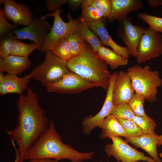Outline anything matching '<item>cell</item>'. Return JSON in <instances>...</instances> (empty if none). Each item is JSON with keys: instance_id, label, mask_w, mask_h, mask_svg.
<instances>
[{"instance_id": "obj_1", "label": "cell", "mask_w": 162, "mask_h": 162, "mask_svg": "<svg viewBox=\"0 0 162 162\" xmlns=\"http://www.w3.org/2000/svg\"><path fill=\"white\" fill-rule=\"evenodd\" d=\"M16 104L19 112L17 124L6 132L15 141L24 162L27 151L48 128L50 121L40 106L38 95L28 87L26 95H20Z\"/></svg>"}, {"instance_id": "obj_2", "label": "cell", "mask_w": 162, "mask_h": 162, "mask_svg": "<svg viewBox=\"0 0 162 162\" xmlns=\"http://www.w3.org/2000/svg\"><path fill=\"white\" fill-rule=\"evenodd\" d=\"M94 154L93 152H79L64 143L51 119L47 130L27 151L24 159L51 158L59 160L67 159L71 162H83L92 159Z\"/></svg>"}, {"instance_id": "obj_3", "label": "cell", "mask_w": 162, "mask_h": 162, "mask_svg": "<svg viewBox=\"0 0 162 162\" xmlns=\"http://www.w3.org/2000/svg\"><path fill=\"white\" fill-rule=\"evenodd\" d=\"M108 65L85 41L81 52L67 63L70 71L96 84L106 91L111 75Z\"/></svg>"}, {"instance_id": "obj_4", "label": "cell", "mask_w": 162, "mask_h": 162, "mask_svg": "<svg viewBox=\"0 0 162 162\" xmlns=\"http://www.w3.org/2000/svg\"><path fill=\"white\" fill-rule=\"evenodd\" d=\"M127 72L135 92L142 95L149 102L157 100L158 88L162 85L158 71L151 70L149 65L142 67L137 65L128 68Z\"/></svg>"}, {"instance_id": "obj_5", "label": "cell", "mask_w": 162, "mask_h": 162, "mask_svg": "<svg viewBox=\"0 0 162 162\" xmlns=\"http://www.w3.org/2000/svg\"><path fill=\"white\" fill-rule=\"evenodd\" d=\"M67 62L54 55L51 51L46 52L44 62L29 74L31 78L40 82L44 86L61 79L70 72Z\"/></svg>"}, {"instance_id": "obj_6", "label": "cell", "mask_w": 162, "mask_h": 162, "mask_svg": "<svg viewBox=\"0 0 162 162\" xmlns=\"http://www.w3.org/2000/svg\"><path fill=\"white\" fill-rule=\"evenodd\" d=\"M60 12L59 9H57L52 13L43 16L45 18L48 16H53L54 22L44 40L41 51L43 52L51 51L58 42L66 39L72 32L79 29V20L74 19L68 14V17L69 21L65 22L61 17Z\"/></svg>"}, {"instance_id": "obj_7", "label": "cell", "mask_w": 162, "mask_h": 162, "mask_svg": "<svg viewBox=\"0 0 162 162\" xmlns=\"http://www.w3.org/2000/svg\"><path fill=\"white\" fill-rule=\"evenodd\" d=\"M108 137L112 140V143L106 146L105 151L109 157H114L117 162H156L152 158L131 146L120 136H109Z\"/></svg>"}, {"instance_id": "obj_8", "label": "cell", "mask_w": 162, "mask_h": 162, "mask_svg": "<svg viewBox=\"0 0 162 162\" xmlns=\"http://www.w3.org/2000/svg\"><path fill=\"white\" fill-rule=\"evenodd\" d=\"M97 86L96 84L70 71L59 80L44 87L49 93L72 94Z\"/></svg>"}, {"instance_id": "obj_9", "label": "cell", "mask_w": 162, "mask_h": 162, "mask_svg": "<svg viewBox=\"0 0 162 162\" xmlns=\"http://www.w3.org/2000/svg\"><path fill=\"white\" fill-rule=\"evenodd\" d=\"M162 55V34L155 32L149 27L146 28L137 49L138 64L158 58Z\"/></svg>"}, {"instance_id": "obj_10", "label": "cell", "mask_w": 162, "mask_h": 162, "mask_svg": "<svg viewBox=\"0 0 162 162\" xmlns=\"http://www.w3.org/2000/svg\"><path fill=\"white\" fill-rule=\"evenodd\" d=\"M50 23L43 16L34 17L30 23L13 33L17 39H28L36 44L37 49L41 51L44 40L52 28Z\"/></svg>"}, {"instance_id": "obj_11", "label": "cell", "mask_w": 162, "mask_h": 162, "mask_svg": "<svg viewBox=\"0 0 162 162\" xmlns=\"http://www.w3.org/2000/svg\"><path fill=\"white\" fill-rule=\"evenodd\" d=\"M118 21V36L126 45L130 55L136 58L138 45L146 28L134 25L132 18L128 16Z\"/></svg>"}, {"instance_id": "obj_12", "label": "cell", "mask_w": 162, "mask_h": 162, "mask_svg": "<svg viewBox=\"0 0 162 162\" xmlns=\"http://www.w3.org/2000/svg\"><path fill=\"white\" fill-rule=\"evenodd\" d=\"M117 74L118 72H115L111 74L106 99L100 111L93 116L87 117L83 120L82 129L85 134H90L94 128L98 127L104 119L111 114L112 111L115 106L112 100V92Z\"/></svg>"}, {"instance_id": "obj_13", "label": "cell", "mask_w": 162, "mask_h": 162, "mask_svg": "<svg viewBox=\"0 0 162 162\" xmlns=\"http://www.w3.org/2000/svg\"><path fill=\"white\" fill-rule=\"evenodd\" d=\"M2 3L6 17L14 24L26 26L32 20L33 13L26 4L14 0H0V4Z\"/></svg>"}, {"instance_id": "obj_14", "label": "cell", "mask_w": 162, "mask_h": 162, "mask_svg": "<svg viewBox=\"0 0 162 162\" xmlns=\"http://www.w3.org/2000/svg\"><path fill=\"white\" fill-rule=\"evenodd\" d=\"M135 93L127 71H120L118 72L112 92L114 106L121 104H128Z\"/></svg>"}, {"instance_id": "obj_15", "label": "cell", "mask_w": 162, "mask_h": 162, "mask_svg": "<svg viewBox=\"0 0 162 162\" xmlns=\"http://www.w3.org/2000/svg\"><path fill=\"white\" fill-rule=\"evenodd\" d=\"M31 77L28 74L22 77L17 75L7 74L0 81V94L4 96L8 94H23L28 88Z\"/></svg>"}, {"instance_id": "obj_16", "label": "cell", "mask_w": 162, "mask_h": 162, "mask_svg": "<svg viewBox=\"0 0 162 162\" xmlns=\"http://www.w3.org/2000/svg\"><path fill=\"white\" fill-rule=\"evenodd\" d=\"M87 25L89 28L100 38L103 45L110 47L116 53L128 59L130 55L128 48L120 46L112 40L102 20Z\"/></svg>"}, {"instance_id": "obj_17", "label": "cell", "mask_w": 162, "mask_h": 162, "mask_svg": "<svg viewBox=\"0 0 162 162\" xmlns=\"http://www.w3.org/2000/svg\"><path fill=\"white\" fill-rule=\"evenodd\" d=\"M111 9L108 18L111 21L119 20L131 12L138 11L144 7L140 0H111Z\"/></svg>"}, {"instance_id": "obj_18", "label": "cell", "mask_w": 162, "mask_h": 162, "mask_svg": "<svg viewBox=\"0 0 162 162\" xmlns=\"http://www.w3.org/2000/svg\"><path fill=\"white\" fill-rule=\"evenodd\" d=\"M158 136L157 134H143L135 137L124 138L128 143L144 150L156 162H162L158 156L157 150Z\"/></svg>"}, {"instance_id": "obj_19", "label": "cell", "mask_w": 162, "mask_h": 162, "mask_svg": "<svg viewBox=\"0 0 162 162\" xmlns=\"http://www.w3.org/2000/svg\"><path fill=\"white\" fill-rule=\"evenodd\" d=\"M31 63L28 57L10 55L0 58V72L18 75L28 69Z\"/></svg>"}, {"instance_id": "obj_20", "label": "cell", "mask_w": 162, "mask_h": 162, "mask_svg": "<svg viewBox=\"0 0 162 162\" xmlns=\"http://www.w3.org/2000/svg\"><path fill=\"white\" fill-rule=\"evenodd\" d=\"M103 129L100 137H108L109 136L127 137V134L116 117L111 114L103 121L98 127Z\"/></svg>"}, {"instance_id": "obj_21", "label": "cell", "mask_w": 162, "mask_h": 162, "mask_svg": "<svg viewBox=\"0 0 162 162\" xmlns=\"http://www.w3.org/2000/svg\"><path fill=\"white\" fill-rule=\"evenodd\" d=\"M97 52L112 69L128 64V59L117 54L112 50L103 46L100 48Z\"/></svg>"}, {"instance_id": "obj_22", "label": "cell", "mask_w": 162, "mask_h": 162, "mask_svg": "<svg viewBox=\"0 0 162 162\" xmlns=\"http://www.w3.org/2000/svg\"><path fill=\"white\" fill-rule=\"evenodd\" d=\"M81 7L82 14L79 20L81 22L87 24L94 23L104 18L103 13L93 7L82 2Z\"/></svg>"}, {"instance_id": "obj_23", "label": "cell", "mask_w": 162, "mask_h": 162, "mask_svg": "<svg viewBox=\"0 0 162 162\" xmlns=\"http://www.w3.org/2000/svg\"><path fill=\"white\" fill-rule=\"evenodd\" d=\"M79 21V29L84 40L94 51L97 52L100 48L103 46L100 40L89 28L87 24Z\"/></svg>"}, {"instance_id": "obj_24", "label": "cell", "mask_w": 162, "mask_h": 162, "mask_svg": "<svg viewBox=\"0 0 162 162\" xmlns=\"http://www.w3.org/2000/svg\"><path fill=\"white\" fill-rule=\"evenodd\" d=\"M66 39L69 44L73 57L78 55L82 51L85 42L79 29L72 32Z\"/></svg>"}, {"instance_id": "obj_25", "label": "cell", "mask_w": 162, "mask_h": 162, "mask_svg": "<svg viewBox=\"0 0 162 162\" xmlns=\"http://www.w3.org/2000/svg\"><path fill=\"white\" fill-rule=\"evenodd\" d=\"M133 121L140 127L143 134H156L154 130L157 124L154 119L148 116H136Z\"/></svg>"}, {"instance_id": "obj_26", "label": "cell", "mask_w": 162, "mask_h": 162, "mask_svg": "<svg viewBox=\"0 0 162 162\" xmlns=\"http://www.w3.org/2000/svg\"><path fill=\"white\" fill-rule=\"evenodd\" d=\"M37 49L34 43L26 44L16 39L15 41L10 55L28 57L35 50Z\"/></svg>"}, {"instance_id": "obj_27", "label": "cell", "mask_w": 162, "mask_h": 162, "mask_svg": "<svg viewBox=\"0 0 162 162\" xmlns=\"http://www.w3.org/2000/svg\"><path fill=\"white\" fill-rule=\"evenodd\" d=\"M51 51L56 56L66 62L73 58L69 44L66 39L58 42Z\"/></svg>"}, {"instance_id": "obj_28", "label": "cell", "mask_w": 162, "mask_h": 162, "mask_svg": "<svg viewBox=\"0 0 162 162\" xmlns=\"http://www.w3.org/2000/svg\"><path fill=\"white\" fill-rule=\"evenodd\" d=\"M16 39L12 32L8 33L0 39V58H4L10 54Z\"/></svg>"}, {"instance_id": "obj_29", "label": "cell", "mask_w": 162, "mask_h": 162, "mask_svg": "<svg viewBox=\"0 0 162 162\" xmlns=\"http://www.w3.org/2000/svg\"><path fill=\"white\" fill-rule=\"evenodd\" d=\"M137 16L147 23L151 29L162 34V18L142 12L138 13Z\"/></svg>"}, {"instance_id": "obj_30", "label": "cell", "mask_w": 162, "mask_h": 162, "mask_svg": "<svg viewBox=\"0 0 162 162\" xmlns=\"http://www.w3.org/2000/svg\"><path fill=\"white\" fill-rule=\"evenodd\" d=\"M145 98L142 95L135 92L128 104L136 116L146 115L144 109Z\"/></svg>"}, {"instance_id": "obj_31", "label": "cell", "mask_w": 162, "mask_h": 162, "mask_svg": "<svg viewBox=\"0 0 162 162\" xmlns=\"http://www.w3.org/2000/svg\"><path fill=\"white\" fill-rule=\"evenodd\" d=\"M117 118L126 132L127 137H135L143 134L140 127L133 120Z\"/></svg>"}, {"instance_id": "obj_32", "label": "cell", "mask_w": 162, "mask_h": 162, "mask_svg": "<svg viewBox=\"0 0 162 162\" xmlns=\"http://www.w3.org/2000/svg\"><path fill=\"white\" fill-rule=\"evenodd\" d=\"M111 114L116 118L133 120L135 115L128 104H121L115 106Z\"/></svg>"}, {"instance_id": "obj_33", "label": "cell", "mask_w": 162, "mask_h": 162, "mask_svg": "<svg viewBox=\"0 0 162 162\" xmlns=\"http://www.w3.org/2000/svg\"><path fill=\"white\" fill-rule=\"evenodd\" d=\"M82 3L95 8L103 13L104 18H108L111 11V0H83Z\"/></svg>"}, {"instance_id": "obj_34", "label": "cell", "mask_w": 162, "mask_h": 162, "mask_svg": "<svg viewBox=\"0 0 162 162\" xmlns=\"http://www.w3.org/2000/svg\"><path fill=\"white\" fill-rule=\"evenodd\" d=\"M3 10L0 7V39L8 33L19 29L17 26L9 23L7 20Z\"/></svg>"}, {"instance_id": "obj_35", "label": "cell", "mask_w": 162, "mask_h": 162, "mask_svg": "<svg viewBox=\"0 0 162 162\" xmlns=\"http://www.w3.org/2000/svg\"><path fill=\"white\" fill-rule=\"evenodd\" d=\"M68 3L66 0H47L46 4L48 10L50 11L59 9V8L63 4Z\"/></svg>"}, {"instance_id": "obj_36", "label": "cell", "mask_w": 162, "mask_h": 162, "mask_svg": "<svg viewBox=\"0 0 162 162\" xmlns=\"http://www.w3.org/2000/svg\"><path fill=\"white\" fill-rule=\"evenodd\" d=\"M28 162H58V160L51 158H43L29 160Z\"/></svg>"}, {"instance_id": "obj_37", "label": "cell", "mask_w": 162, "mask_h": 162, "mask_svg": "<svg viewBox=\"0 0 162 162\" xmlns=\"http://www.w3.org/2000/svg\"><path fill=\"white\" fill-rule=\"evenodd\" d=\"M82 0H68V3L70 6L76 7L81 5Z\"/></svg>"}, {"instance_id": "obj_38", "label": "cell", "mask_w": 162, "mask_h": 162, "mask_svg": "<svg viewBox=\"0 0 162 162\" xmlns=\"http://www.w3.org/2000/svg\"><path fill=\"white\" fill-rule=\"evenodd\" d=\"M16 158L14 162H21V157L19 148L15 149Z\"/></svg>"}, {"instance_id": "obj_39", "label": "cell", "mask_w": 162, "mask_h": 162, "mask_svg": "<svg viewBox=\"0 0 162 162\" xmlns=\"http://www.w3.org/2000/svg\"><path fill=\"white\" fill-rule=\"evenodd\" d=\"M160 1L148 0V2L149 5L152 7H156L160 5Z\"/></svg>"}, {"instance_id": "obj_40", "label": "cell", "mask_w": 162, "mask_h": 162, "mask_svg": "<svg viewBox=\"0 0 162 162\" xmlns=\"http://www.w3.org/2000/svg\"><path fill=\"white\" fill-rule=\"evenodd\" d=\"M158 146H160L162 145V135L159 136L158 137Z\"/></svg>"}, {"instance_id": "obj_41", "label": "cell", "mask_w": 162, "mask_h": 162, "mask_svg": "<svg viewBox=\"0 0 162 162\" xmlns=\"http://www.w3.org/2000/svg\"><path fill=\"white\" fill-rule=\"evenodd\" d=\"M160 157L162 158V153H160Z\"/></svg>"}, {"instance_id": "obj_42", "label": "cell", "mask_w": 162, "mask_h": 162, "mask_svg": "<svg viewBox=\"0 0 162 162\" xmlns=\"http://www.w3.org/2000/svg\"><path fill=\"white\" fill-rule=\"evenodd\" d=\"M160 5H161L162 6V0L160 1Z\"/></svg>"}]
</instances>
